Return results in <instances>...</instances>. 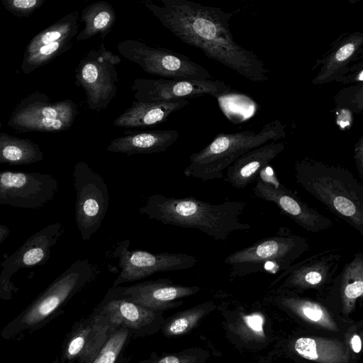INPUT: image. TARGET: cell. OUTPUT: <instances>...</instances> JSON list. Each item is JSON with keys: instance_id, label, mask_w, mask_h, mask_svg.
Returning a JSON list of instances; mask_svg holds the SVG:
<instances>
[{"instance_id": "6da1fadb", "label": "cell", "mask_w": 363, "mask_h": 363, "mask_svg": "<svg viewBox=\"0 0 363 363\" xmlns=\"http://www.w3.org/2000/svg\"><path fill=\"white\" fill-rule=\"evenodd\" d=\"M141 4L182 42L244 78L263 82L269 69L261 58L234 40L229 20L233 12L189 0H144Z\"/></svg>"}, {"instance_id": "7a4b0ae2", "label": "cell", "mask_w": 363, "mask_h": 363, "mask_svg": "<svg viewBox=\"0 0 363 363\" xmlns=\"http://www.w3.org/2000/svg\"><path fill=\"white\" fill-rule=\"evenodd\" d=\"M246 203L226 201L219 204L192 196L175 198L151 194L139 213L165 225L199 230L216 240L224 241L235 231L251 228L240 220Z\"/></svg>"}, {"instance_id": "3957f363", "label": "cell", "mask_w": 363, "mask_h": 363, "mask_svg": "<svg viewBox=\"0 0 363 363\" xmlns=\"http://www.w3.org/2000/svg\"><path fill=\"white\" fill-rule=\"evenodd\" d=\"M294 170L300 187L363 235V185L348 169L305 158Z\"/></svg>"}, {"instance_id": "277c9868", "label": "cell", "mask_w": 363, "mask_h": 363, "mask_svg": "<svg viewBox=\"0 0 363 363\" xmlns=\"http://www.w3.org/2000/svg\"><path fill=\"white\" fill-rule=\"evenodd\" d=\"M286 135L285 125L277 119L259 131L220 133L202 150L193 153L184 171L186 177L203 182L224 178L223 171L248 151Z\"/></svg>"}, {"instance_id": "5b68a950", "label": "cell", "mask_w": 363, "mask_h": 363, "mask_svg": "<svg viewBox=\"0 0 363 363\" xmlns=\"http://www.w3.org/2000/svg\"><path fill=\"white\" fill-rule=\"evenodd\" d=\"M309 247L306 238L281 227L273 235L233 252L224 262L233 278L259 272L276 274L287 269Z\"/></svg>"}, {"instance_id": "8992f818", "label": "cell", "mask_w": 363, "mask_h": 363, "mask_svg": "<svg viewBox=\"0 0 363 363\" xmlns=\"http://www.w3.org/2000/svg\"><path fill=\"white\" fill-rule=\"evenodd\" d=\"M94 274V266L87 259L74 262L2 330L1 336L9 339L40 328L89 283Z\"/></svg>"}, {"instance_id": "52a82bcc", "label": "cell", "mask_w": 363, "mask_h": 363, "mask_svg": "<svg viewBox=\"0 0 363 363\" xmlns=\"http://www.w3.org/2000/svg\"><path fill=\"white\" fill-rule=\"evenodd\" d=\"M77 114L72 100L52 101L45 94L35 91L18 102L7 125L22 133H59L69 129Z\"/></svg>"}, {"instance_id": "ba28073f", "label": "cell", "mask_w": 363, "mask_h": 363, "mask_svg": "<svg viewBox=\"0 0 363 363\" xmlns=\"http://www.w3.org/2000/svg\"><path fill=\"white\" fill-rule=\"evenodd\" d=\"M117 50L123 57L138 65L149 74L164 79H213L207 69L188 57L139 40H121L117 45Z\"/></svg>"}, {"instance_id": "9c48e42d", "label": "cell", "mask_w": 363, "mask_h": 363, "mask_svg": "<svg viewBox=\"0 0 363 363\" xmlns=\"http://www.w3.org/2000/svg\"><path fill=\"white\" fill-rule=\"evenodd\" d=\"M119 55L108 50L102 43L90 50L75 68V84L84 89L89 109L100 111L106 108L118 89L117 66Z\"/></svg>"}, {"instance_id": "30bf717a", "label": "cell", "mask_w": 363, "mask_h": 363, "mask_svg": "<svg viewBox=\"0 0 363 363\" xmlns=\"http://www.w3.org/2000/svg\"><path fill=\"white\" fill-rule=\"evenodd\" d=\"M72 176L76 225L82 240L87 241L99 229L106 215L108 187L103 177L84 161L75 164Z\"/></svg>"}, {"instance_id": "8fae6325", "label": "cell", "mask_w": 363, "mask_h": 363, "mask_svg": "<svg viewBox=\"0 0 363 363\" xmlns=\"http://www.w3.org/2000/svg\"><path fill=\"white\" fill-rule=\"evenodd\" d=\"M130 240L118 242L111 253L117 258L120 272L113 286L125 282L143 279L156 272L183 270L197 264V259L186 253L159 252L146 250H130Z\"/></svg>"}, {"instance_id": "7c38bea8", "label": "cell", "mask_w": 363, "mask_h": 363, "mask_svg": "<svg viewBox=\"0 0 363 363\" xmlns=\"http://www.w3.org/2000/svg\"><path fill=\"white\" fill-rule=\"evenodd\" d=\"M267 167L255 181L252 188L255 196L274 203L281 213L306 231L320 233L333 226L330 218L303 202L291 189L279 181L272 170L268 171Z\"/></svg>"}, {"instance_id": "4fadbf2b", "label": "cell", "mask_w": 363, "mask_h": 363, "mask_svg": "<svg viewBox=\"0 0 363 363\" xmlns=\"http://www.w3.org/2000/svg\"><path fill=\"white\" fill-rule=\"evenodd\" d=\"M59 189L55 177L41 172L0 171V204L37 209L52 201Z\"/></svg>"}, {"instance_id": "5bb4252c", "label": "cell", "mask_w": 363, "mask_h": 363, "mask_svg": "<svg viewBox=\"0 0 363 363\" xmlns=\"http://www.w3.org/2000/svg\"><path fill=\"white\" fill-rule=\"evenodd\" d=\"M130 89L135 100L142 102L171 101L211 95L218 98L231 92L232 89L218 79H177L137 78Z\"/></svg>"}, {"instance_id": "9a60e30c", "label": "cell", "mask_w": 363, "mask_h": 363, "mask_svg": "<svg viewBox=\"0 0 363 363\" xmlns=\"http://www.w3.org/2000/svg\"><path fill=\"white\" fill-rule=\"evenodd\" d=\"M62 223L48 224L30 235L12 255L0 264V297H11L15 289L11 277L20 269L45 264L50 258L52 250L62 235Z\"/></svg>"}, {"instance_id": "2e32d148", "label": "cell", "mask_w": 363, "mask_h": 363, "mask_svg": "<svg viewBox=\"0 0 363 363\" xmlns=\"http://www.w3.org/2000/svg\"><path fill=\"white\" fill-rule=\"evenodd\" d=\"M79 13L74 11L35 35L23 53L21 69L28 74L70 49L79 28Z\"/></svg>"}, {"instance_id": "e0dca14e", "label": "cell", "mask_w": 363, "mask_h": 363, "mask_svg": "<svg viewBox=\"0 0 363 363\" xmlns=\"http://www.w3.org/2000/svg\"><path fill=\"white\" fill-rule=\"evenodd\" d=\"M199 290L196 286L177 285L168 279H159L128 286H113L107 295L160 311L182 305L184 302L179 299L192 296Z\"/></svg>"}, {"instance_id": "ac0fdd59", "label": "cell", "mask_w": 363, "mask_h": 363, "mask_svg": "<svg viewBox=\"0 0 363 363\" xmlns=\"http://www.w3.org/2000/svg\"><path fill=\"white\" fill-rule=\"evenodd\" d=\"M341 259L342 255L336 249L321 251L293 264L276 282L282 281L284 286L299 289L323 286L332 282Z\"/></svg>"}, {"instance_id": "d6986e66", "label": "cell", "mask_w": 363, "mask_h": 363, "mask_svg": "<svg viewBox=\"0 0 363 363\" xmlns=\"http://www.w3.org/2000/svg\"><path fill=\"white\" fill-rule=\"evenodd\" d=\"M363 50V33L354 31L341 35L328 52L316 61L319 70L312 80L313 85L341 82L350 70V65L357 60Z\"/></svg>"}, {"instance_id": "ffe728a7", "label": "cell", "mask_w": 363, "mask_h": 363, "mask_svg": "<svg viewBox=\"0 0 363 363\" xmlns=\"http://www.w3.org/2000/svg\"><path fill=\"white\" fill-rule=\"evenodd\" d=\"M116 328L103 315L95 313L72 332L64 347L63 357L91 363Z\"/></svg>"}, {"instance_id": "44dd1931", "label": "cell", "mask_w": 363, "mask_h": 363, "mask_svg": "<svg viewBox=\"0 0 363 363\" xmlns=\"http://www.w3.org/2000/svg\"><path fill=\"white\" fill-rule=\"evenodd\" d=\"M284 148L283 142L274 141L248 151L226 169L224 180L238 189L245 188Z\"/></svg>"}, {"instance_id": "7402d4cb", "label": "cell", "mask_w": 363, "mask_h": 363, "mask_svg": "<svg viewBox=\"0 0 363 363\" xmlns=\"http://www.w3.org/2000/svg\"><path fill=\"white\" fill-rule=\"evenodd\" d=\"M188 99L171 101L142 102L133 101L113 121V125L121 128L152 127L162 123L174 111L189 104Z\"/></svg>"}, {"instance_id": "603a6c76", "label": "cell", "mask_w": 363, "mask_h": 363, "mask_svg": "<svg viewBox=\"0 0 363 363\" xmlns=\"http://www.w3.org/2000/svg\"><path fill=\"white\" fill-rule=\"evenodd\" d=\"M179 136L175 130H159L136 132L120 136L111 140L107 151L125 154H152L167 150Z\"/></svg>"}, {"instance_id": "cb8c5ba5", "label": "cell", "mask_w": 363, "mask_h": 363, "mask_svg": "<svg viewBox=\"0 0 363 363\" xmlns=\"http://www.w3.org/2000/svg\"><path fill=\"white\" fill-rule=\"evenodd\" d=\"M157 312L125 299L108 295L98 311L113 327L132 330L150 325L155 319Z\"/></svg>"}, {"instance_id": "d4e9b609", "label": "cell", "mask_w": 363, "mask_h": 363, "mask_svg": "<svg viewBox=\"0 0 363 363\" xmlns=\"http://www.w3.org/2000/svg\"><path fill=\"white\" fill-rule=\"evenodd\" d=\"M80 19L84 28L76 36L77 41L86 40L96 35H100L104 40L116 23V13L111 4L100 1L86 6Z\"/></svg>"}, {"instance_id": "484cf974", "label": "cell", "mask_w": 363, "mask_h": 363, "mask_svg": "<svg viewBox=\"0 0 363 363\" xmlns=\"http://www.w3.org/2000/svg\"><path fill=\"white\" fill-rule=\"evenodd\" d=\"M43 157L38 144L0 131V164L28 165L43 160Z\"/></svg>"}, {"instance_id": "4316f807", "label": "cell", "mask_w": 363, "mask_h": 363, "mask_svg": "<svg viewBox=\"0 0 363 363\" xmlns=\"http://www.w3.org/2000/svg\"><path fill=\"white\" fill-rule=\"evenodd\" d=\"M205 312L204 305L180 311L171 317L164 325L163 334L167 337H177L186 334L196 326Z\"/></svg>"}, {"instance_id": "83f0119b", "label": "cell", "mask_w": 363, "mask_h": 363, "mask_svg": "<svg viewBox=\"0 0 363 363\" xmlns=\"http://www.w3.org/2000/svg\"><path fill=\"white\" fill-rule=\"evenodd\" d=\"M129 329L118 327L109 335L91 363H115L128 337Z\"/></svg>"}, {"instance_id": "f1b7e54d", "label": "cell", "mask_w": 363, "mask_h": 363, "mask_svg": "<svg viewBox=\"0 0 363 363\" xmlns=\"http://www.w3.org/2000/svg\"><path fill=\"white\" fill-rule=\"evenodd\" d=\"M46 0H1L4 7L16 17H28Z\"/></svg>"}, {"instance_id": "f546056e", "label": "cell", "mask_w": 363, "mask_h": 363, "mask_svg": "<svg viewBox=\"0 0 363 363\" xmlns=\"http://www.w3.org/2000/svg\"><path fill=\"white\" fill-rule=\"evenodd\" d=\"M296 352L303 357L315 360L318 358L317 345L313 339L308 337H301L295 343Z\"/></svg>"}, {"instance_id": "4dcf8cb0", "label": "cell", "mask_w": 363, "mask_h": 363, "mask_svg": "<svg viewBox=\"0 0 363 363\" xmlns=\"http://www.w3.org/2000/svg\"><path fill=\"white\" fill-rule=\"evenodd\" d=\"M299 303V307L308 319L317 322L321 319L323 311L320 305L308 300H296Z\"/></svg>"}, {"instance_id": "1f68e13d", "label": "cell", "mask_w": 363, "mask_h": 363, "mask_svg": "<svg viewBox=\"0 0 363 363\" xmlns=\"http://www.w3.org/2000/svg\"><path fill=\"white\" fill-rule=\"evenodd\" d=\"M153 363H196V358L187 352H179L162 357Z\"/></svg>"}, {"instance_id": "d6a6232c", "label": "cell", "mask_w": 363, "mask_h": 363, "mask_svg": "<svg viewBox=\"0 0 363 363\" xmlns=\"http://www.w3.org/2000/svg\"><path fill=\"white\" fill-rule=\"evenodd\" d=\"M354 158L357 170L361 179L363 178V136L355 143L354 148Z\"/></svg>"}, {"instance_id": "836d02e7", "label": "cell", "mask_w": 363, "mask_h": 363, "mask_svg": "<svg viewBox=\"0 0 363 363\" xmlns=\"http://www.w3.org/2000/svg\"><path fill=\"white\" fill-rule=\"evenodd\" d=\"M247 325L255 331L262 330L263 318L258 314H253L245 317Z\"/></svg>"}, {"instance_id": "e575fe53", "label": "cell", "mask_w": 363, "mask_h": 363, "mask_svg": "<svg viewBox=\"0 0 363 363\" xmlns=\"http://www.w3.org/2000/svg\"><path fill=\"white\" fill-rule=\"evenodd\" d=\"M351 345L354 352L358 353L362 348L361 339L359 335H354L351 339Z\"/></svg>"}, {"instance_id": "d590c367", "label": "cell", "mask_w": 363, "mask_h": 363, "mask_svg": "<svg viewBox=\"0 0 363 363\" xmlns=\"http://www.w3.org/2000/svg\"><path fill=\"white\" fill-rule=\"evenodd\" d=\"M10 233L11 230L7 225L0 224V244L6 240Z\"/></svg>"}]
</instances>
